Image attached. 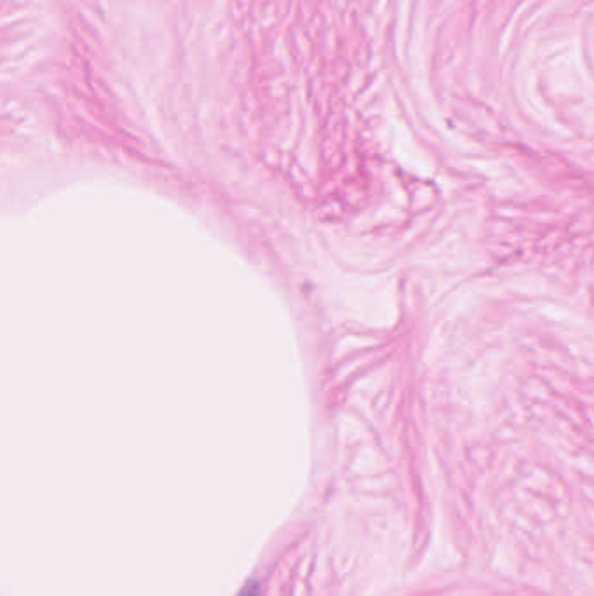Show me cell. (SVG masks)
<instances>
[{
    "mask_svg": "<svg viewBox=\"0 0 594 596\" xmlns=\"http://www.w3.org/2000/svg\"><path fill=\"white\" fill-rule=\"evenodd\" d=\"M239 596H262V586L257 581H248Z\"/></svg>",
    "mask_w": 594,
    "mask_h": 596,
    "instance_id": "6da1fadb",
    "label": "cell"
}]
</instances>
